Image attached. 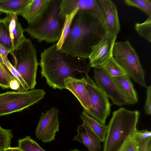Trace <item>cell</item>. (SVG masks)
Masks as SVG:
<instances>
[{"label":"cell","instance_id":"cell-4","mask_svg":"<svg viewBox=\"0 0 151 151\" xmlns=\"http://www.w3.org/2000/svg\"><path fill=\"white\" fill-rule=\"evenodd\" d=\"M61 0H51L41 19L24 29L32 38L39 42L47 43L58 42L62 34L65 20L58 16Z\"/></svg>","mask_w":151,"mask_h":151},{"label":"cell","instance_id":"cell-22","mask_svg":"<svg viewBox=\"0 0 151 151\" xmlns=\"http://www.w3.org/2000/svg\"><path fill=\"white\" fill-rule=\"evenodd\" d=\"M13 80H17L7 68L0 54V86L3 89L10 88V83Z\"/></svg>","mask_w":151,"mask_h":151},{"label":"cell","instance_id":"cell-5","mask_svg":"<svg viewBox=\"0 0 151 151\" xmlns=\"http://www.w3.org/2000/svg\"><path fill=\"white\" fill-rule=\"evenodd\" d=\"M10 54L12 57L13 66L29 89H33L36 84L37 73L39 63L36 50L31 41L25 38Z\"/></svg>","mask_w":151,"mask_h":151},{"label":"cell","instance_id":"cell-16","mask_svg":"<svg viewBox=\"0 0 151 151\" xmlns=\"http://www.w3.org/2000/svg\"><path fill=\"white\" fill-rule=\"evenodd\" d=\"M81 119L83 123L78 126L77 134L74 137L73 140L82 143L89 151H100V140L85 121Z\"/></svg>","mask_w":151,"mask_h":151},{"label":"cell","instance_id":"cell-36","mask_svg":"<svg viewBox=\"0 0 151 151\" xmlns=\"http://www.w3.org/2000/svg\"><path fill=\"white\" fill-rule=\"evenodd\" d=\"M0 151H5V149H0Z\"/></svg>","mask_w":151,"mask_h":151},{"label":"cell","instance_id":"cell-6","mask_svg":"<svg viewBox=\"0 0 151 151\" xmlns=\"http://www.w3.org/2000/svg\"><path fill=\"white\" fill-rule=\"evenodd\" d=\"M112 58L135 82L147 88L145 71L137 53L128 41L115 42Z\"/></svg>","mask_w":151,"mask_h":151},{"label":"cell","instance_id":"cell-14","mask_svg":"<svg viewBox=\"0 0 151 151\" xmlns=\"http://www.w3.org/2000/svg\"><path fill=\"white\" fill-rule=\"evenodd\" d=\"M65 88L71 91L79 101L84 110L91 107L87 82L85 77L81 79L69 77L64 81Z\"/></svg>","mask_w":151,"mask_h":151},{"label":"cell","instance_id":"cell-31","mask_svg":"<svg viewBox=\"0 0 151 151\" xmlns=\"http://www.w3.org/2000/svg\"><path fill=\"white\" fill-rule=\"evenodd\" d=\"M147 96L145 106V111L147 115L151 114V86L147 87Z\"/></svg>","mask_w":151,"mask_h":151},{"label":"cell","instance_id":"cell-13","mask_svg":"<svg viewBox=\"0 0 151 151\" xmlns=\"http://www.w3.org/2000/svg\"><path fill=\"white\" fill-rule=\"evenodd\" d=\"M99 5L101 19L108 33L117 35L120 26L116 5L110 0H99Z\"/></svg>","mask_w":151,"mask_h":151},{"label":"cell","instance_id":"cell-17","mask_svg":"<svg viewBox=\"0 0 151 151\" xmlns=\"http://www.w3.org/2000/svg\"><path fill=\"white\" fill-rule=\"evenodd\" d=\"M51 0H32L20 15L24 17L29 25L40 21L48 8Z\"/></svg>","mask_w":151,"mask_h":151},{"label":"cell","instance_id":"cell-2","mask_svg":"<svg viewBox=\"0 0 151 151\" xmlns=\"http://www.w3.org/2000/svg\"><path fill=\"white\" fill-rule=\"evenodd\" d=\"M86 60L57 50L54 44L41 53V76L50 87L62 90L65 88L64 81L67 78H75L79 73L88 74L91 67Z\"/></svg>","mask_w":151,"mask_h":151},{"label":"cell","instance_id":"cell-35","mask_svg":"<svg viewBox=\"0 0 151 151\" xmlns=\"http://www.w3.org/2000/svg\"><path fill=\"white\" fill-rule=\"evenodd\" d=\"M68 151H82L80 150H78L77 149H76L74 150H69Z\"/></svg>","mask_w":151,"mask_h":151},{"label":"cell","instance_id":"cell-20","mask_svg":"<svg viewBox=\"0 0 151 151\" xmlns=\"http://www.w3.org/2000/svg\"><path fill=\"white\" fill-rule=\"evenodd\" d=\"M80 117L89 126L101 142H104L107 133L108 126L100 122L90 116L84 111L82 112Z\"/></svg>","mask_w":151,"mask_h":151},{"label":"cell","instance_id":"cell-23","mask_svg":"<svg viewBox=\"0 0 151 151\" xmlns=\"http://www.w3.org/2000/svg\"><path fill=\"white\" fill-rule=\"evenodd\" d=\"M78 8L76 9L70 14L65 17L62 30V34L59 40L56 44V49L60 50L69 32L72 20L78 11Z\"/></svg>","mask_w":151,"mask_h":151},{"label":"cell","instance_id":"cell-29","mask_svg":"<svg viewBox=\"0 0 151 151\" xmlns=\"http://www.w3.org/2000/svg\"><path fill=\"white\" fill-rule=\"evenodd\" d=\"M13 137L11 129H4L0 126V149H6L10 147Z\"/></svg>","mask_w":151,"mask_h":151},{"label":"cell","instance_id":"cell-34","mask_svg":"<svg viewBox=\"0 0 151 151\" xmlns=\"http://www.w3.org/2000/svg\"><path fill=\"white\" fill-rule=\"evenodd\" d=\"M5 151H23L18 147H11L5 149Z\"/></svg>","mask_w":151,"mask_h":151},{"label":"cell","instance_id":"cell-26","mask_svg":"<svg viewBox=\"0 0 151 151\" xmlns=\"http://www.w3.org/2000/svg\"><path fill=\"white\" fill-rule=\"evenodd\" d=\"M135 29L138 34L146 39L150 42H151V15L142 23H137Z\"/></svg>","mask_w":151,"mask_h":151},{"label":"cell","instance_id":"cell-10","mask_svg":"<svg viewBox=\"0 0 151 151\" xmlns=\"http://www.w3.org/2000/svg\"><path fill=\"white\" fill-rule=\"evenodd\" d=\"M93 72L95 83L110 99L113 104L120 106L129 104L124 93L112 78L101 68H95Z\"/></svg>","mask_w":151,"mask_h":151},{"label":"cell","instance_id":"cell-24","mask_svg":"<svg viewBox=\"0 0 151 151\" xmlns=\"http://www.w3.org/2000/svg\"><path fill=\"white\" fill-rule=\"evenodd\" d=\"M100 68L103 69L109 76L111 78L121 76L127 74L113 58Z\"/></svg>","mask_w":151,"mask_h":151},{"label":"cell","instance_id":"cell-33","mask_svg":"<svg viewBox=\"0 0 151 151\" xmlns=\"http://www.w3.org/2000/svg\"><path fill=\"white\" fill-rule=\"evenodd\" d=\"M20 86V85L17 80L12 81L10 83V88L17 90Z\"/></svg>","mask_w":151,"mask_h":151},{"label":"cell","instance_id":"cell-25","mask_svg":"<svg viewBox=\"0 0 151 151\" xmlns=\"http://www.w3.org/2000/svg\"><path fill=\"white\" fill-rule=\"evenodd\" d=\"M18 148L23 151H45L30 136L18 140Z\"/></svg>","mask_w":151,"mask_h":151},{"label":"cell","instance_id":"cell-3","mask_svg":"<svg viewBox=\"0 0 151 151\" xmlns=\"http://www.w3.org/2000/svg\"><path fill=\"white\" fill-rule=\"evenodd\" d=\"M139 113L121 108L112 113L103 151H120L129 137L134 134Z\"/></svg>","mask_w":151,"mask_h":151},{"label":"cell","instance_id":"cell-18","mask_svg":"<svg viewBox=\"0 0 151 151\" xmlns=\"http://www.w3.org/2000/svg\"><path fill=\"white\" fill-rule=\"evenodd\" d=\"M112 78L124 93L129 104H133L137 103L138 98L137 93L131 81L130 78L128 75Z\"/></svg>","mask_w":151,"mask_h":151},{"label":"cell","instance_id":"cell-30","mask_svg":"<svg viewBox=\"0 0 151 151\" xmlns=\"http://www.w3.org/2000/svg\"><path fill=\"white\" fill-rule=\"evenodd\" d=\"M133 134L129 137L120 151H137Z\"/></svg>","mask_w":151,"mask_h":151},{"label":"cell","instance_id":"cell-27","mask_svg":"<svg viewBox=\"0 0 151 151\" xmlns=\"http://www.w3.org/2000/svg\"><path fill=\"white\" fill-rule=\"evenodd\" d=\"M4 60L12 74L18 82L20 86L17 90L18 92H23L27 91L29 89L26 83L22 78L17 71L9 60L8 58L6 59L3 58Z\"/></svg>","mask_w":151,"mask_h":151},{"label":"cell","instance_id":"cell-9","mask_svg":"<svg viewBox=\"0 0 151 151\" xmlns=\"http://www.w3.org/2000/svg\"><path fill=\"white\" fill-rule=\"evenodd\" d=\"M17 16L15 14H9L0 19V43L10 49V53L25 38L24 29L18 21Z\"/></svg>","mask_w":151,"mask_h":151},{"label":"cell","instance_id":"cell-28","mask_svg":"<svg viewBox=\"0 0 151 151\" xmlns=\"http://www.w3.org/2000/svg\"><path fill=\"white\" fill-rule=\"evenodd\" d=\"M128 5L137 8L148 16L151 15V1L150 0H125Z\"/></svg>","mask_w":151,"mask_h":151},{"label":"cell","instance_id":"cell-8","mask_svg":"<svg viewBox=\"0 0 151 151\" xmlns=\"http://www.w3.org/2000/svg\"><path fill=\"white\" fill-rule=\"evenodd\" d=\"M85 75L91 107L88 110L84 111L90 116L105 124L111 110L108 97L88 74Z\"/></svg>","mask_w":151,"mask_h":151},{"label":"cell","instance_id":"cell-7","mask_svg":"<svg viewBox=\"0 0 151 151\" xmlns=\"http://www.w3.org/2000/svg\"><path fill=\"white\" fill-rule=\"evenodd\" d=\"M43 89H32L23 92L8 91L0 94V116L22 111L43 99Z\"/></svg>","mask_w":151,"mask_h":151},{"label":"cell","instance_id":"cell-21","mask_svg":"<svg viewBox=\"0 0 151 151\" xmlns=\"http://www.w3.org/2000/svg\"><path fill=\"white\" fill-rule=\"evenodd\" d=\"M137 151H151V132L137 130L133 134Z\"/></svg>","mask_w":151,"mask_h":151},{"label":"cell","instance_id":"cell-32","mask_svg":"<svg viewBox=\"0 0 151 151\" xmlns=\"http://www.w3.org/2000/svg\"><path fill=\"white\" fill-rule=\"evenodd\" d=\"M11 52V50L0 43V54L4 58L8 59V55Z\"/></svg>","mask_w":151,"mask_h":151},{"label":"cell","instance_id":"cell-37","mask_svg":"<svg viewBox=\"0 0 151 151\" xmlns=\"http://www.w3.org/2000/svg\"><path fill=\"white\" fill-rule=\"evenodd\" d=\"M1 13H0V15H1Z\"/></svg>","mask_w":151,"mask_h":151},{"label":"cell","instance_id":"cell-1","mask_svg":"<svg viewBox=\"0 0 151 151\" xmlns=\"http://www.w3.org/2000/svg\"><path fill=\"white\" fill-rule=\"evenodd\" d=\"M108 33L100 15L90 10H79L74 16L61 51L88 58L94 46Z\"/></svg>","mask_w":151,"mask_h":151},{"label":"cell","instance_id":"cell-12","mask_svg":"<svg viewBox=\"0 0 151 151\" xmlns=\"http://www.w3.org/2000/svg\"><path fill=\"white\" fill-rule=\"evenodd\" d=\"M117 35L107 33L93 47L88 58L90 67L100 68L112 58L114 44Z\"/></svg>","mask_w":151,"mask_h":151},{"label":"cell","instance_id":"cell-15","mask_svg":"<svg viewBox=\"0 0 151 151\" xmlns=\"http://www.w3.org/2000/svg\"><path fill=\"white\" fill-rule=\"evenodd\" d=\"M59 7L58 16L64 20L67 15L70 14L77 8L79 10L93 11L101 17L99 0H61Z\"/></svg>","mask_w":151,"mask_h":151},{"label":"cell","instance_id":"cell-11","mask_svg":"<svg viewBox=\"0 0 151 151\" xmlns=\"http://www.w3.org/2000/svg\"><path fill=\"white\" fill-rule=\"evenodd\" d=\"M59 111L55 107L42 113L35 131L36 138L44 143L55 140L56 132H59Z\"/></svg>","mask_w":151,"mask_h":151},{"label":"cell","instance_id":"cell-19","mask_svg":"<svg viewBox=\"0 0 151 151\" xmlns=\"http://www.w3.org/2000/svg\"><path fill=\"white\" fill-rule=\"evenodd\" d=\"M32 0H0V12L20 15Z\"/></svg>","mask_w":151,"mask_h":151}]
</instances>
